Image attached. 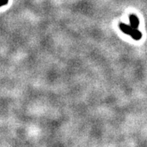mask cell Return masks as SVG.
<instances>
[{"label":"cell","instance_id":"obj_1","mask_svg":"<svg viewBox=\"0 0 147 147\" xmlns=\"http://www.w3.org/2000/svg\"><path fill=\"white\" fill-rule=\"evenodd\" d=\"M119 28L123 32L129 35H131L134 29V28L131 27V26H128L127 24H125V23H120Z\"/></svg>","mask_w":147,"mask_h":147},{"label":"cell","instance_id":"obj_2","mask_svg":"<svg viewBox=\"0 0 147 147\" xmlns=\"http://www.w3.org/2000/svg\"><path fill=\"white\" fill-rule=\"evenodd\" d=\"M130 23H131V26L134 29H138L139 26V20L137 18V16L134 14H131L129 17Z\"/></svg>","mask_w":147,"mask_h":147},{"label":"cell","instance_id":"obj_3","mask_svg":"<svg viewBox=\"0 0 147 147\" xmlns=\"http://www.w3.org/2000/svg\"><path fill=\"white\" fill-rule=\"evenodd\" d=\"M131 36L133 38L134 40L138 41V40H140V39L142 38V33L141 32L139 31L138 29H134L133 32L131 34Z\"/></svg>","mask_w":147,"mask_h":147},{"label":"cell","instance_id":"obj_4","mask_svg":"<svg viewBox=\"0 0 147 147\" xmlns=\"http://www.w3.org/2000/svg\"><path fill=\"white\" fill-rule=\"evenodd\" d=\"M8 0H0V7L2 5H5L8 3Z\"/></svg>","mask_w":147,"mask_h":147}]
</instances>
